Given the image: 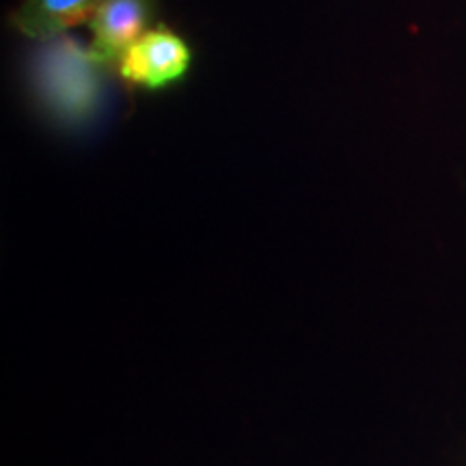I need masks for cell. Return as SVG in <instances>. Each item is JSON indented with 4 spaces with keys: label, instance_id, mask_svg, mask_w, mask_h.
<instances>
[{
    "label": "cell",
    "instance_id": "6da1fadb",
    "mask_svg": "<svg viewBox=\"0 0 466 466\" xmlns=\"http://www.w3.org/2000/svg\"><path fill=\"white\" fill-rule=\"evenodd\" d=\"M106 66L69 35L46 39L35 58V85L46 108L63 124H83L96 113Z\"/></svg>",
    "mask_w": 466,
    "mask_h": 466
},
{
    "label": "cell",
    "instance_id": "3957f363",
    "mask_svg": "<svg viewBox=\"0 0 466 466\" xmlns=\"http://www.w3.org/2000/svg\"><path fill=\"white\" fill-rule=\"evenodd\" d=\"M156 0H104L89 20L91 52L104 66H113L130 46L147 33Z\"/></svg>",
    "mask_w": 466,
    "mask_h": 466
},
{
    "label": "cell",
    "instance_id": "277c9868",
    "mask_svg": "<svg viewBox=\"0 0 466 466\" xmlns=\"http://www.w3.org/2000/svg\"><path fill=\"white\" fill-rule=\"evenodd\" d=\"M104 0H22L11 11V25L25 37L46 42L91 20Z\"/></svg>",
    "mask_w": 466,
    "mask_h": 466
},
{
    "label": "cell",
    "instance_id": "7a4b0ae2",
    "mask_svg": "<svg viewBox=\"0 0 466 466\" xmlns=\"http://www.w3.org/2000/svg\"><path fill=\"white\" fill-rule=\"evenodd\" d=\"M188 66V46L165 26L143 33L116 61L121 78L127 85L143 89H162L175 83L186 74Z\"/></svg>",
    "mask_w": 466,
    "mask_h": 466
}]
</instances>
